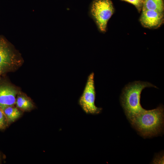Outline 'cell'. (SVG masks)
I'll list each match as a JSON object with an SVG mask.
<instances>
[{
	"label": "cell",
	"mask_w": 164,
	"mask_h": 164,
	"mask_svg": "<svg viewBox=\"0 0 164 164\" xmlns=\"http://www.w3.org/2000/svg\"><path fill=\"white\" fill-rule=\"evenodd\" d=\"M3 72V71L2 70V68L0 67V76Z\"/></svg>",
	"instance_id": "obj_13"
},
{
	"label": "cell",
	"mask_w": 164,
	"mask_h": 164,
	"mask_svg": "<svg viewBox=\"0 0 164 164\" xmlns=\"http://www.w3.org/2000/svg\"><path fill=\"white\" fill-rule=\"evenodd\" d=\"M21 60L8 43L0 38V67L3 71L11 70L21 65Z\"/></svg>",
	"instance_id": "obj_5"
},
{
	"label": "cell",
	"mask_w": 164,
	"mask_h": 164,
	"mask_svg": "<svg viewBox=\"0 0 164 164\" xmlns=\"http://www.w3.org/2000/svg\"><path fill=\"white\" fill-rule=\"evenodd\" d=\"M129 121L142 135H155L161 131L163 126V108L160 105L152 110L145 109Z\"/></svg>",
	"instance_id": "obj_1"
},
{
	"label": "cell",
	"mask_w": 164,
	"mask_h": 164,
	"mask_svg": "<svg viewBox=\"0 0 164 164\" xmlns=\"http://www.w3.org/2000/svg\"><path fill=\"white\" fill-rule=\"evenodd\" d=\"M1 108L3 110L9 124L15 121L22 114V111L17 107H15L14 105L6 106Z\"/></svg>",
	"instance_id": "obj_9"
},
{
	"label": "cell",
	"mask_w": 164,
	"mask_h": 164,
	"mask_svg": "<svg viewBox=\"0 0 164 164\" xmlns=\"http://www.w3.org/2000/svg\"><path fill=\"white\" fill-rule=\"evenodd\" d=\"M114 12L111 0H93L90 8L89 14L99 30L105 32L108 22Z\"/></svg>",
	"instance_id": "obj_3"
},
{
	"label": "cell",
	"mask_w": 164,
	"mask_h": 164,
	"mask_svg": "<svg viewBox=\"0 0 164 164\" xmlns=\"http://www.w3.org/2000/svg\"><path fill=\"white\" fill-rule=\"evenodd\" d=\"M94 73L92 72L88 76L83 93L78 100V104L87 114H99L102 108L95 105L96 97Z\"/></svg>",
	"instance_id": "obj_4"
},
{
	"label": "cell",
	"mask_w": 164,
	"mask_h": 164,
	"mask_svg": "<svg viewBox=\"0 0 164 164\" xmlns=\"http://www.w3.org/2000/svg\"><path fill=\"white\" fill-rule=\"evenodd\" d=\"M150 87H156L150 83L139 81L128 84L123 89L121 102L129 121L145 109L140 104L141 93L145 88Z\"/></svg>",
	"instance_id": "obj_2"
},
{
	"label": "cell",
	"mask_w": 164,
	"mask_h": 164,
	"mask_svg": "<svg viewBox=\"0 0 164 164\" xmlns=\"http://www.w3.org/2000/svg\"><path fill=\"white\" fill-rule=\"evenodd\" d=\"M129 3L134 6L139 11L142 9L143 4V0H122Z\"/></svg>",
	"instance_id": "obj_12"
},
{
	"label": "cell",
	"mask_w": 164,
	"mask_h": 164,
	"mask_svg": "<svg viewBox=\"0 0 164 164\" xmlns=\"http://www.w3.org/2000/svg\"><path fill=\"white\" fill-rule=\"evenodd\" d=\"M163 20V12L142 9L140 21L144 27L157 28L162 24Z\"/></svg>",
	"instance_id": "obj_6"
},
{
	"label": "cell",
	"mask_w": 164,
	"mask_h": 164,
	"mask_svg": "<svg viewBox=\"0 0 164 164\" xmlns=\"http://www.w3.org/2000/svg\"><path fill=\"white\" fill-rule=\"evenodd\" d=\"M163 0H143L142 9L163 12Z\"/></svg>",
	"instance_id": "obj_10"
},
{
	"label": "cell",
	"mask_w": 164,
	"mask_h": 164,
	"mask_svg": "<svg viewBox=\"0 0 164 164\" xmlns=\"http://www.w3.org/2000/svg\"><path fill=\"white\" fill-rule=\"evenodd\" d=\"M0 160H1V158H0Z\"/></svg>",
	"instance_id": "obj_14"
},
{
	"label": "cell",
	"mask_w": 164,
	"mask_h": 164,
	"mask_svg": "<svg viewBox=\"0 0 164 164\" xmlns=\"http://www.w3.org/2000/svg\"><path fill=\"white\" fill-rule=\"evenodd\" d=\"M20 92L16 87L7 84H0V108L15 104L17 95Z\"/></svg>",
	"instance_id": "obj_7"
},
{
	"label": "cell",
	"mask_w": 164,
	"mask_h": 164,
	"mask_svg": "<svg viewBox=\"0 0 164 164\" xmlns=\"http://www.w3.org/2000/svg\"><path fill=\"white\" fill-rule=\"evenodd\" d=\"M8 121L2 109L0 108V129H5L8 126Z\"/></svg>",
	"instance_id": "obj_11"
},
{
	"label": "cell",
	"mask_w": 164,
	"mask_h": 164,
	"mask_svg": "<svg viewBox=\"0 0 164 164\" xmlns=\"http://www.w3.org/2000/svg\"><path fill=\"white\" fill-rule=\"evenodd\" d=\"M15 104L16 107L22 111H29L34 107L31 99L25 94L20 92L17 96Z\"/></svg>",
	"instance_id": "obj_8"
}]
</instances>
